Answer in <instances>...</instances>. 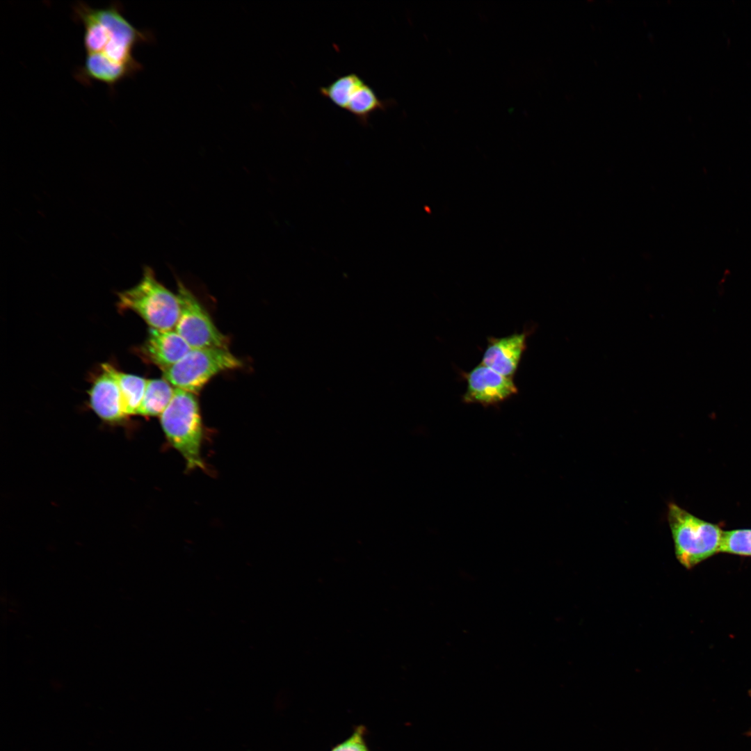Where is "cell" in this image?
I'll list each match as a JSON object with an SVG mask.
<instances>
[{
	"label": "cell",
	"mask_w": 751,
	"mask_h": 751,
	"mask_svg": "<svg viewBox=\"0 0 751 751\" xmlns=\"http://www.w3.org/2000/svg\"><path fill=\"white\" fill-rule=\"evenodd\" d=\"M467 389L462 396L466 403L483 406L498 405L518 392L512 378L504 376L481 363L464 373Z\"/></svg>",
	"instance_id": "cell-7"
},
{
	"label": "cell",
	"mask_w": 751,
	"mask_h": 751,
	"mask_svg": "<svg viewBox=\"0 0 751 751\" xmlns=\"http://www.w3.org/2000/svg\"><path fill=\"white\" fill-rule=\"evenodd\" d=\"M160 422L168 441L184 458L187 468L204 469L201 456L202 421L196 395L175 389Z\"/></svg>",
	"instance_id": "cell-2"
},
{
	"label": "cell",
	"mask_w": 751,
	"mask_h": 751,
	"mask_svg": "<svg viewBox=\"0 0 751 751\" xmlns=\"http://www.w3.org/2000/svg\"><path fill=\"white\" fill-rule=\"evenodd\" d=\"M118 307L139 315L150 328L175 329L179 315L177 294L164 286L150 267H145L140 282L118 293Z\"/></svg>",
	"instance_id": "cell-4"
},
{
	"label": "cell",
	"mask_w": 751,
	"mask_h": 751,
	"mask_svg": "<svg viewBox=\"0 0 751 751\" xmlns=\"http://www.w3.org/2000/svg\"><path fill=\"white\" fill-rule=\"evenodd\" d=\"M113 372L120 389L127 416L136 414L145 394L147 380L120 371L113 366Z\"/></svg>",
	"instance_id": "cell-14"
},
{
	"label": "cell",
	"mask_w": 751,
	"mask_h": 751,
	"mask_svg": "<svg viewBox=\"0 0 751 751\" xmlns=\"http://www.w3.org/2000/svg\"><path fill=\"white\" fill-rule=\"evenodd\" d=\"M175 390V388L164 378L147 380L145 394L136 414L160 417L170 403Z\"/></svg>",
	"instance_id": "cell-11"
},
{
	"label": "cell",
	"mask_w": 751,
	"mask_h": 751,
	"mask_svg": "<svg viewBox=\"0 0 751 751\" xmlns=\"http://www.w3.org/2000/svg\"><path fill=\"white\" fill-rule=\"evenodd\" d=\"M365 83L356 73H348L335 79L319 92L336 106L346 110L353 95Z\"/></svg>",
	"instance_id": "cell-12"
},
{
	"label": "cell",
	"mask_w": 751,
	"mask_h": 751,
	"mask_svg": "<svg viewBox=\"0 0 751 751\" xmlns=\"http://www.w3.org/2000/svg\"><path fill=\"white\" fill-rule=\"evenodd\" d=\"M241 365L227 348H191L178 362L163 371V378L175 389L195 394L216 375Z\"/></svg>",
	"instance_id": "cell-5"
},
{
	"label": "cell",
	"mask_w": 751,
	"mask_h": 751,
	"mask_svg": "<svg viewBox=\"0 0 751 751\" xmlns=\"http://www.w3.org/2000/svg\"><path fill=\"white\" fill-rule=\"evenodd\" d=\"M667 519L678 561L691 569L720 552L724 531L674 502L668 505Z\"/></svg>",
	"instance_id": "cell-3"
},
{
	"label": "cell",
	"mask_w": 751,
	"mask_h": 751,
	"mask_svg": "<svg viewBox=\"0 0 751 751\" xmlns=\"http://www.w3.org/2000/svg\"><path fill=\"white\" fill-rule=\"evenodd\" d=\"M389 105L390 101L380 99L374 90L365 83L353 95L346 111L362 124H366L373 113L385 110Z\"/></svg>",
	"instance_id": "cell-13"
},
{
	"label": "cell",
	"mask_w": 751,
	"mask_h": 751,
	"mask_svg": "<svg viewBox=\"0 0 751 751\" xmlns=\"http://www.w3.org/2000/svg\"><path fill=\"white\" fill-rule=\"evenodd\" d=\"M72 10L74 18L84 29L85 59L74 75L79 82L84 85L100 82L113 92L118 83L143 69L134 56V48L154 42L155 37L151 31L139 30L129 22L120 2L92 8L77 1Z\"/></svg>",
	"instance_id": "cell-1"
},
{
	"label": "cell",
	"mask_w": 751,
	"mask_h": 751,
	"mask_svg": "<svg viewBox=\"0 0 751 751\" xmlns=\"http://www.w3.org/2000/svg\"><path fill=\"white\" fill-rule=\"evenodd\" d=\"M527 333H513L487 339L481 363L496 372L512 378L526 348Z\"/></svg>",
	"instance_id": "cell-10"
},
{
	"label": "cell",
	"mask_w": 751,
	"mask_h": 751,
	"mask_svg": "<svg viewBox=\"0 0 751 751\" xmlns=\"http://www.w3.org/2000/svg\"><path fill=\"white\" fill-rule=\"evenodd\" d=\"M720 552L751 556V528L724 531Z\"/></svg>",
	"instance_id": "cell-15"
},
{
	"label": "cell",
	"mask_w": 751,
	"mask_h": 751,
	"mask_svg": "<svg viewBox=\"0 0 751 751\" xmlns=\"http://www.w3.org/2000/svg\"><path fill=\"white\" fill-rule=\"evenodd\" d=\"M191 348L175 329H149L147 336L138 348L140 356L163 371L178 362Z\"/></svg>",
	"instance_id": "cell-9"
},
{
	"label": "cell",
	"mask_w": 751,
	"mask_h": 751,
	"mask_svg": "<svg viewBox=\"0 0 751 751\" xmlns=\"http://www.w3.org/2000/svg\"><path fill=\"white\" fill-rule=\"evenodd\" d=\"M102 372L95 378L89 391V402L97 415L107 422H118L127 416L122 394L113 372V366L102 364Z\"/></svg>",
	"instance_id": "cell-8"
},
{
	"label": "cell",
	"mask_w": 751,
	"mask_h": 751,
	"mask_svg": "<svg viewBox=\"0 0 751 751\" xmlns=\"http://www.w3.org/2000/svg\"><path fill=\"white\" fill-rule=\"evenodd\" d=\"M177 286L179 315L175 331L191 348H227V339L195 295L181 282Z\"/></svg>",
	"instance_id": "cell-6"
}]
</instances>
